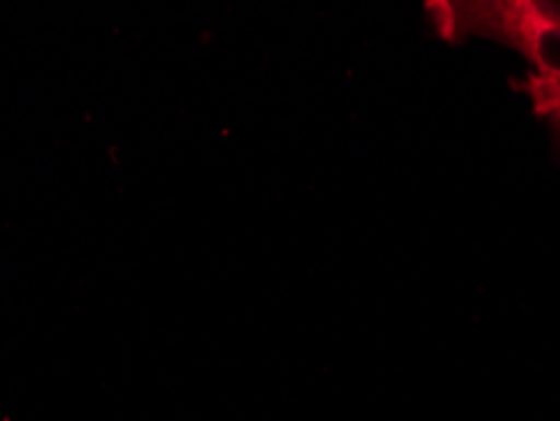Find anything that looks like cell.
<instances>
[{
	"label": "cell",
	"instance_id": "1",
	"mask_svg": "<svg viewBox=\"0 0 560 421\" xmlns=\"http://www.w3.org/2000/svg\"><path fill=\"white\" fill-rule=\"evenodd\" d=\"M546 106H548V112H553L556 117H558V121H560V91H558L553 98H548Z\"/></svg>",
	"mask_w": 560,
	"mask_h": 421
}]
</instances>
